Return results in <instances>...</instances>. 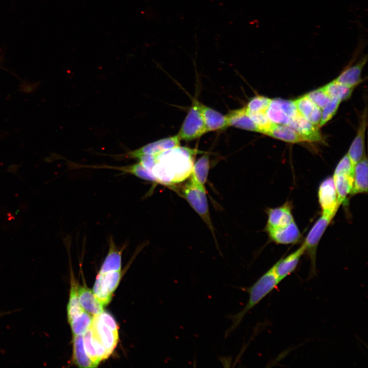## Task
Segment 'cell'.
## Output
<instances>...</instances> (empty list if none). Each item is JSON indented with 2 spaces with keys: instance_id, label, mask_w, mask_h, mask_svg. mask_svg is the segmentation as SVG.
Listing matches in <instances>:
<instances>
[{
  "instance_id": "44dd1931",
  "label": "cell",
  "mask_w": 368,
  "mask_h": 368,
  "mask_svg": "<svg viewBox=\"0 0 368 368\" xmlns=\"http://www.w3.org/2000/svg\"><path fill=\"white\" fill-rule=\"evenodd\" d=\"M109 251L104 259L100 271L101 273L112 271H121L122 267V249H118L111 238L109 244Z\"/></svg>"
},
{
  "instance_id": "7402d4cb",
  "label": "cell",
  "mask_w": 368,
  "mask_h": 368,
  "mask_svg": "<svg viewBox=\"0 0 368 368\" xmlns=\"http://www.w3.org/2000/svg\"><path fill=\"white\" fill-rule=\"evenodd\" d=\"M353 175L339 174L333 175V179L340 205L347 201V197L350 194L353 185Z\"/></svg>"
},
{
  "instance_id": "4316f807",
  "label": "cell",
  "mask_w": 368,
  "mask_h": 368,
  "mask_svg": "<svg viewBox=\"0 0 368 368\" xmlns=\"http://www.w3.org/2000/svg\"><path fill=\"white\" fill-rule=\"evenodd\" d=\"M105 167L128 173L143 180L155 182V180L151 173L139 162L132 165L124 167H117L106 166Z\"/></svg>"
},
{
  "instance_id": "7a4b0ae2",
  "label": "cell",
  "mask_w": 368,
  "mask_h": 368,
  "mask_svg": "<svg viewBox=\"0 0 368 368\" xmlns=\"http://www.w3.org/2000/svg\"><path fill=\"white\" fill-rule=\"evenodd\" d=\"M280 283V281L272 266L252 285L241 288L248 294V299L246 305L240 311L229 315L232 324L226 331L225 336H228L237 329L246 314L275 289Z\"/></svg>"
},
{
  "instance_id": "74e56055",
  "label": "cell",
  "mask_w": 368,
  "mask_h": 368,
  "mask_svg": "<svg viewBox=\"0 0 368 368\" xmlns=\"http://www.w3.org/2000/svg\"><path fill=\"white\" fill-rule=\"evenodd\" d=\"M354 167L347 154L337 164L333 175L348 174L354 175Z\"/></svg>"
},
{
  "instance_id": "d590c367",
  "label": "cell",
  "mask_w": 368,
  "mask_h": 368,
  "mask_svg": "<svg viewBox=\"0 0 368 368\" xmlns=\"http://www.w3.org/2000/svg\"><path fill=\"white\" fill-rule=\"evenodd\" d=\"M92 332L89 328L83 335V343L85 352L96 367L100 363L91 340Z\"/></svg>"
},
{
  "instance_id": "cb8c5ba5",
  "label": "cell",
  "mask_w": 368,
  "mask_h": 368,
  "mask_svg": "<svg viewBox=\"0 0 368 368\" xmlns=\"http://www.w3.org/2000/svg\"><path fill=\"white\" fill-rule=\"evenodd\" d=\"M78 288L77 283L74 278L72 277L71 279L70 297L67 306V314L68 321L84 311L79 301Z\"/></svg>"
},
{
  "instance_id": "2e32d148",
  "label": "cell",
  "mask_w": 368,
  "mask_h": 368,
  "mask_svg": "<svg viewBox=\"0 0 368 368\" xmlns=\"http://www.w3.org/2000/svg\"><path fill=\"white\" fill-rule=\"evenodd\" d=\"M367 61V56L363 57L358 62L345 69L335 80L346 86L354 87L361 81L362 69Z\"/></svg>"
},
{
  "instance_id": "5b68a950",
  "label": "cell",
  "mask_w": 368,
  "mask_h": 368,
  "mask_svg": "<svg viewBox=\"0 0 368 368\" xmlns=\"http://www.w3.org/2000/svg\"><path fill=\"white\" fill-rule=\"evenodd\" d=\"M332 218L322 214L309 232L303 242L305 252L309 256L311 262L310 277L316 274V250L319 242Z\"/></svg>"
},
{
  "instance_id": "f1b7e54d",
  "label": "cell",
  "mask_w": 368,
  "mask_h": 368,
  "mask_svg": "<svg viewBox=\"0 0 368 368\" xmlns=\"http://www.w3.org/2000/svg\"><path fill=\"white\" fill-rule=\"evenodd\" d=\"M210 168L209 156L204 155L194 164L191 175L200 183L204 185Z\"/></svg>"
},
{
  "instance_id": "6da1fadb",
  "label": "cell",
  "mask_w": 368,
  "mask_h": 368,
  "mask_svg": "<svg viewBox=\"0 0 368 368\" xmlns=\"http://www.w3.org/2000/svg\"><path fill=\"white\" fill-rule=\"evenodd\" d=\"M198 152L196 149L179 146L153 154L154 163L149 172L155 183L169 186L182 181L192 174L194 158Z\"/></svg>"
},
{
  "instance_id": "7c38bea8",
  "label": "cell",
  "mask_w": 368,
  "mask_h": 368,
  "mask_svg": "<svg viewBox=\"0 0 368 368\" xmlns=\"http://www.w3.org/2000/svg\"><path fill=\"white\" fill-rule=\"evenodd\" d=\"M266 231L269 238L279 244L295 243L301 237V233L294 221L285 226L267 229Z\"/></svg>"
},
{
  "instance_id": "f35d334b",
  "label": "cell",
  "mask_w": 368,
  "mask_h": 368,
  "mask_svg": "<svg viewBox=\"0 0 368 368\" xmlns=\"http://www.w3.org/2000/svg\"><path fill=\"white\" fill-rule=\"evenodd\" d=\"M100 320L115 332H118L119 327L112 316L109 313L103 311L98 315Z\"/></svg>"
},
{
  "instance_id": "9a60e30c",
  "label": "cell",
  "mask_w": 368,
  "mask_h": 368,
  "mask_svg": "<svg viewBox=\"0 0 368 368\" xmlns=\"http://www.w3.org/2000/svg\"><path fill=\"white\" fill-rule=\"evenodd\" d=\"M226 117L228 126L259 132L257 126L249 117L245 106L230 111Z\"/></svg>"
},
{
  "instance_id": "8fae6325",
  "label": "cell",
  "mask_w": 368,
  "mask_h": 368,
  "mask_svg": "<svg viewBox=\"0 0 368 368\" xmlns=\"http://www.w3.org/2000/svg\"><path fill=\"white\" fill-rule=\"evenodd\" d=\"M267 214L266 229L284 227L294 221L291 205L288 202L277 208L268 209Z\"/></svg>"
},
{
  "instance_id": "e575fe53",
  "label": "cell",
  "mask_w": 368,
  "mask_h": 368,
  "mask_svg": "<svg viewBox=\"0 0 368 368\" xmlns=\"http://www.w3.org/2000/svg\"><path fill=\"white\" fill-rule=\"evenodd\" d=\"M341 101L337 99H331L323 109L319 126L321 127L330 120L336 113Z\"/></svg>"
},
{
  "instance_id": "4fadbf2b",
  "label": "cell",
  "mask_w": 368,
  "mask_h": 368,
  "mask_svg": "<svg viewBox=\"0 0 368 368\" xmlns=\"http://www.w3.org/2000/svg\"><path fill=\"white\" fill-rule=\"evenodd\" d=\"M78 294L80 304L84 311L95 316L104 311V306L96 297L93 291L87 287H78Z\"/></svg>"
},
{
  "instance_id": "ac0fdd59",
  "label": "cell",
  "mask_w": 368,
  "mask_h": 368,
  "mask_svg": "<svg viewBox=\"0 0 368 368\" xmlns=\"http://www.w3.org/2000/svg\"><path fill=\"white\" fill-rule=\"evenodd\" d=\"M367 160L363 157L354 167L353 185L350 195L367 192Z\"/></svg>"
},
{
  "instance_id": "8d00e7d4",
  "label": "cell",
  "mask_w": 368,
  "mask_h": 368,
  "mask_svg": "<svg viewBox=\"0 0 368 368\" xmlns=\"http://www.w3.org/2000/svg\"><path fill=\"white\" fill-rule=\"evenodd\" d=\"M275 100L282 110L290 118H292L300 113L294 101L280 98H277Z\"/></svg>"
},
{
  "instance_id": "9c48e42d",
  "label": "cell",
  "mask_w": 368,
  "mask_h": 368,
  "mask_svg": "<svg viewBox=\"0 0 368 368\" xmlns=\"http://www.w3.org/2000/svg\"><path fill=\"white\" fill-rule=\"evenodd\" d=\"M287 126L297 132L305 142H318L323 140L318 127L307 120L300 113L291 118Z\"/></svg>"
},
{
  "instance_id": "d6a6232c",
  "label": "cell",
  "mask_w": 368,
  "mask_h": 368,
  "mask_svg": "<svg viewBox=\"0 0 368 368\" xmlns=\"http://www.w3.org/2000/svg\"><path fill=\"white\" fill-rule=\"evenodd\" d=\"M271 99L262 96H256L248 102L246 108L248 112H266Z\"/></svg>"
},
{
  "instance_id": "ffe728a7",
  "label": "cell",
  "mask_w": 368,
  "mask_h": 368,
  "mask_svg": "<svg viewBox=\"0 0 368 368\" xmlns=\"http://www.w3.org/2000/svg\"><path fill=\"white\" fill-rule=\"evenodd\" d=\"M265 135L288 143H297L305 142L297 132L285 125L273 123Z\"/></svg>"
},
{
  "instance_id": "3957f363",
  "label": "cell",
  "mask_w": 368,
  "mask_h": 368,
  "mask_svg": "<svg viewBox=\"0 0 368 368\" xmlns=\"http://www.w3.org/2000/svg\"><path fill=\"white\" fill-rule=\"evenodd\" d=\"M191 176L183 187L182 193L192 208L212 229L204 186L199 183L191 174Z\"/></svg>"
},
{
  "instance_id": "f546056e",
  "label": "cell",
  "mask_w": 368,
  "mask_h": 368,
  "mask_svg": "<svg viewBox=\"0 0 368 368\" xmlns=\"http://www.w3.org/2000/svg\"><path fill=\"white\" fill-rule=\"evenodd\" d=\"M121 278V271H112L101 273L102 285L106 291L112 294L118 286Z\"/></svg>"
},
{
  "instance_id": "d4e9b609",
  "label": "cell",
  "mask_w": 368,
  "mask_h": 368,
  "mask_svg": "<svg viewBox=\"0 0 368 368\" xmlns=\"http://www.w3.org/2000/svg\"><path fill=\"white\" fill-rule=\"evenodd\" d=\"M323 87L331 99H337L341 101L349 98L354 88L340 84L335 80Z\"/></svg>"
},
{
  "instance_id": "5bb4252c",
  "label": "cell",
  "mask_w": 368,
  "mask_h": 368,
  "mask_svg": "<svg viewBox=\"0 0 368 368\" xmlns=\"http://www.w3.org/2000/svg\"><path fill=\"white\" fill-rule=\"evenodd\" d=\"M366 126V113L363 115L356 136L351 144L347 154L354 167L364 157V135Z\"/></svg>"
},
{
  "instance_id": "836d02e7",
  "label": "cell",
  "mask_w": 368,
  "mask_h": 368,
  "mask_svg": "<svg viewBox=\"0 0 368 368\" xmlns=\"http://www.w3.org/2000/svg\"><path fill=\"white\" fill-rule=\"evenodd\" d=\"M305 95L321 109H323L331 100L323 87L310 91Z\"/></svg>"
},
{
  "instance_id": "30bf717a",
  "label": "cell",
  "mask_w": 368,
  "mask_h": 368,
  "mask_svg": "<svg viewBox=\"0 0 368 368\" xmlns=\"http://www.w3.org/2000/svg\"><path fill=\"white\" fill-rule=\"evenodd\" d=\"M305 252V246L303 243L295 251L281 258L272 266L280 282L295 270Z\"/></svg>"
},
{
  "instance_id": "d6986e66",
  "label": "cell",
  "mask_w": 368,
  "mask_h": 368,
  "mask_svg": "<svg viewBox=\"0 0 368 368\" xmlns=\"http://www.w3.org/2000/svg\"><path fill=\"white\" fill-rule=\"evenodd\" d=\"M300 113L307 120L317 125L320 121L321 110L306 95L294 101Z\"/></svg>"
},
{
  "instance_id": "603a6c76",
  "label": "cell",
  "mask_w": 368,
  "mask_h": 368,
  "mask_svg": "<svg viewBox=\"0 0 368 368\" xmlns=\"http://www.w3.org/2000/svg\"><path fill=\"white\" fill-rule=\"evenodd\" d=\"M73 353V361L79 367H96L85 352L83 335H74Z\"/></svg>"
},
{
  "instance_id": "1f68e13d",
  "label": "cell",
  "mask_w": 368,
  "mask_h": 368,
  "mask_svg": "<svg viewBox=\"0 0 368 368\" xmlns=\"http://www.w3.org/2000/svg\"><path fill=\"white\" fill-rule=\"evenodd\" d=\"M93 292L103 306L108 304L111 300L112 294L106 291L102 285L101 273L100 272L95 280Z\"/></svg>"
},
{
  "instance_id": "ba28073f",
  "label": "cell",
  "mask_w": 368,
  "mask_h": 368,
  "mask_svg": "<svg viewBox=\"0 0 368 368\" xmlns=\"http://www.w3.org/2000/svg\"><path fill=\"white\" fill-rule=\"evenodd\" d=\"M90 328L93 335L111 354L119 340V333L115 332L102 323L98 315L93 317Z\"/></svg>"
},
{
  "instance_id": "484cf974",
  "label": "cell",
  "mask_w": 368,
  "mask_h": 368,
  "mask_svg": "<svg viewBox=\"0 0 368 368\" xmlns=\"http://www.w3.org/2000/svg\"><path fill=\"white\" fill-rule=\"evenodd\" d=\"M92 320L90 314L84 311L69 321L73 335H83L90 328Z\"/></svg>"
},
{
  "instance_id": "277c9868",
  "label": "cell",
  "mask_w": 368,
  "mask_h": 368,
  "mask_svg": "<svg viewBox=\"0 0 368 368\" xmlns=\"http://www.w3.org/2000/svg\"><path fill=\"white\" fill-rule=\"evenodd\" d=\"M201 103L194 99L177 134L180 140L191 141L207 132L200 109Z\"/></svg>"
},
{
  "instance_id": "4dcf8cb0",
  "label": "cell",
  "mask_w": 368,
  "mask_h": 368,
  "mask_svg": "<svg viewBox=\"0 0 368 368\" xmlns=\"http://www.w3.org/2000/svg\"><path fill=\"white\" fill-rule=\"evenodd\" d=\"M249 117L257 126L259 132L266 134L273 123L268 118L266 112H248Z\"/></svg>"
},
{
  "instance_id": "8992f818",
  "label": "cell",
  "mask_w": 368,
  "mask_h": 368,
  "mask_svg": "<svg viewBox=\"0 0 368 368\" xmlns=\"http://www.w3.org/2000/svg\"><path fill=\"white\" fill-rule=\"evenodd\" d=\"M318 198L322 214L333 219L340 205L338 201L333 177H328L320 183Z\"/></svg>"
},
{
  "instance_id": "52a82bcc",
  "label": "cell",
  "mask_w": 368,
  "mask_h": 368,
  "mask_svg": "<svg viewBox=\"0 0 368 368\" xmlns=\"http://www.w3.org/2000/svg\"><path fill=\"white\" fill-rule=\"evenodd\" d=\"M177 135L170 136L148 144L139 149L123 154L126 158H137L144 155H153L171 149L180 145Z\"/></svg>"
},
{
  "instance_id": "e0dca14e",
  "label": "cell",
  "mask_w": 368,
  "mask_h": 368,
  "mask_svg": "<svg viewBox=\"0 0 368 368\" xmlns=\"http://www.w3.org/2000/svg\"><path fill=\"white\" fill-rule=\"evenodd\" d=\"M200 109L207 132L223 129L228 126L226 116L201 103Z\"/></svg>"
},
{
  "instance_id": "83f0119b",
  "label": "cell",
  "mask_w": 368,
  "mask_h": 368,
  "mask_svg": "<svg viewBox=\"0 0 368 368\" xmlns=\"http://www.w3.org/2000/svg\"><path fill=\"white\" fill-rule=\"evenodd\" d=\"M266 113L269 120L274 124L287 125L291 119L282 110L275 99H271Z\"/></svg>"
}]
</instances>
